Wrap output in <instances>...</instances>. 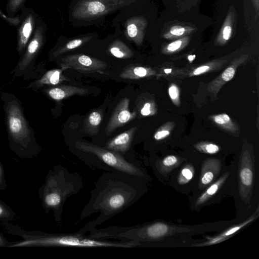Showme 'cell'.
<instances>
[{"instance_id":"1","label":"cell","mask_w":259,"mask_h":259,"mask_svg":"<svg viewBox=\"0 0 259 259\" xmlns=\"http://www.w3.org/2000/svg\"><path fill=\"white\" fill-rule=\"evenodd\" d=\"M144 177L120 171H105L98 178L79 220L99 212L79 230L86 234L135 203L143 194Z\"/></svg>"},{"instance_id":"2","label":"cell","mask_w":259,"mask_h":259,"mask_svg":"<svg viewBox=\"0 0 259 259\" xmlns=\"http://www.w3.org/2000/svg\"><path fill=\"white\" fill-rule=\"evenodd\" d=\"M9 233L19 236L23 240L13 241L12 247L39 246L78 248L119 247L133 248L140 243L133 241L98 239L88 236L79 230L76 232L50 233L39 230H26L10 223H1Z\"/></svg>"},{"instance_id":"3","label":"cell","mask_w":259,"mask_h":259,"mask_svg":"<svg viewBox=\"0 0 259 259\" xmlns=\"http://www.w3.org/2000/svg\"><path fill=\"white\" fill-rule=\"evenodd\" d=\"M83 187L81 176L71 172L61 164L48 171L44 184L39 188L38 196L46 213L52 211L55 221L61 224L64 205L69 197L77 194Z\"/></svg>"},{"instance_id":"4","label":"cell","mask_w":259,"mask_h":259,"mask_svg":"<svg viewBox=\"0 0 259 259\" xmlns=\"http://www.w3.org/2000/svg\"><path fill=\"white\" fill-rule=\"evenodd\" d=\"M74 149L78 156L90 168L105 171H120L144 177L143 170L124 156L103 146L91 143L76 141Z\"/></svg>"},{"instance_id":"5","label":"cell","mask_w":259,"mask_h":259,"mask_svg":"<svg viewBox=\"0 0 259 259\" xmlns=\"http://www.w3.org/2000/svg\"><path fill=\"white\" fill-rule=\"evenodd\" d=\"M8 124L15 142L16 153L22 158H31L37 154L30 147V131L16 102L10 103L7 108Z\"/></svg>"},{"instance_id":"6","label":"cell","mask_w":259,"mask_h":259,"mask_svg":"<svg viewBox=\"0 0 259 259\" xmlns=\"http://www.w3.org/2000/svg\"><path fill=\"white\" fill-rule=\"evenodd\" d=\"M136 0H78L72 16L77 20L98 18L134 3Z\"/></svg>"},{"instance_id":"7","label":"cell","mask_w":259,"mask_h":259,"mask_svg":"<svg viewBox=\"0 0 259 259\" xmlns=\"http://www.w3.org/2000/svg\"><path fill=\"white\" fill-rule=\"evenodd\" d=\"M60 65L64 70L73 69L85 73H103L107 66L105 62L100 59L81 54L65 56L61 59Z\"/></svg>"},{"instance_id":"8","label":"cell","mask_w":259,"mask_h":259,"mask_svg":"<svg viewBox=\"0 0 259 259\" xmlns=\"http://www.w3.org/2000/svg\"><path fill=\"white\" fill-rule=\"evenodd\" d=\"M37 14L31 8L24 7L21 10L19 22L16 26L17 46L19 53H22L32 36L37 25Z\"/></svg>"},{"instance_id":"9","label":"cell","mask_w":259,"mask_h":259,"mask_svg":"<svg viewBox=\"0 0 259 259\" xmlns=\"http://www.w3.org/2000/svg\"><path fill=\"white\" fill-rule=\"evenodd\" d=\"M46 29L45 24L38 19L33 34L28 42L24 55L19 64V71L25 70L42 48L45 40Z\"/></svg>"},{"instance_id":"10","label":"cell","mask_w":259,"mask_h":259,"mask_svg":"<svg viewBox=\"0 0 259 259\" xmlns=\"http://www.w3.org/2000/svg\"><path fill=\"white\" fill-rule=\"evenodd\" d=\"M130 99L124 98L115 107L105 127V134L109 136L114 130L133 120L137 112H131L129 109Z\"/></svg>"},{"instance_id":"11","label":"cell","mask_w":259,"mask_h":259,"mask_svg":"<svg viewBox=\"0 0 259 259\" xmlns=\"http://www.w3.org/2000/svg\"><path fill=\"white\" fill-rule=\"evenodd\" d=\"M248 57V55L245 54L234 59L221 74L208 83L207 91L212 98H214L223 86L234 77L237 69L245 62Z\"/></svg>"},{"instance_id":"12","label":"cell","mask_w":259,"mask_h":259,"mask_svg":"<svg viewBox=\"0 0 259 259\" xmlns=\"http://www.w3.org/2000/svg\"><path fill=\"white\" fill-rule=\"evenodd\" d=\"M148 22L143 16L131 17L125 23L124 35L126 38L137 46L143 44Z\"/></svg>"},{"instance_id":"13","label":"cell","mask_w":259,"mask_h":259,"mask_svg":"<svg viewBox=\"0 0 259 259\" xmlns=\"http://www.w3.org/2000/svg\"><path fill=\"white\" fill-rule=\"evenodd\" d=\"M227 61L226 59H215L195 67L176 68L172 77L184 78L198 76L208 72L217 71L222 68Z\"/></svg>"},{"instance_id":"14","label":"cell","mask_w":259,"mask_h":259,"mask_svg":"<svg viewBox=\"0 0 259 259\" xmlns=\"http://www.w3.org/2000/svg\"><path fill=\"white\" fill-rule=\"evenodd\" d=\"M138 126H134L108 141L105 148L124 155L130 149Z\"/></svg>"},{"instance_id":"15","label":"cell","mask_w":259,"mask_h":259,"mask_svg":"<svg viewBox=\"0 0 259 259\" xmlns=\"http://www.w3.org/2000/svg\"><path fill=\"white\" fill-rule=\"evenodd\" d=\"M88 92L86 89L68 85H61L47 90L49 96L56 101H61L75 95L84 96Z\"/></svg>"},{"instance_id":"16","label":"cell","mask_w":259,"mask_h":259,"mask_svg":"<svg viewBox=\"0 0 259 259\" xmlns=\"http://www.w3.org/2000/svg\"><path fill=\"white\" fill-rule=\"evenodd\" d=\"M156 71L152 68L143 66L130 65L124 68L120 77L126 79H140L156 75Z\"/></svg>"},{"instance_id":"17","label":"cell","mask_w":259,"mask_h":259,"mask_svg":"<svg viewBox=\"0 0 259 259\" xmlns=\"http://www.w3.org/2000/svg\"><path fill=\"white\" fill-rule=\"evenodd\" d=\"M103 118V113L102 110H95L91 112L84 120V131L91 136H97Z\"/></svg>"},{"instance_id":"18","label":"cell","mask_w":259,"mask_h":259,"mask_svg":"<svg viewBox=\"0 0 259 259\" xmlns=\"http://www.w3.org/2000/svg\"><path fill=\"white\" fill-rule=\"evenodd\" d=\"M234 17L233 12H229L217 37L215 42L217 45L223 46L230 39L233 31Z\"/></svg>"},{"instance_id":"19","label":"cell","mask_w":259,"mask_h":259,"mask_svg":"<svg viewBox=\"0 0 259 259\" xmlns=\"http://www.w3.org/2000/svg\"><path fill=\"white\" fill-rule=\"evenodd\" d=\"M209 118L220 128L231 133H235L239 130L238 126L226 113L211 115Z\"/></svg>"},{"instance_id":"20","label":"cell","mask_w":259,"mask_h":259,"mask_svg":"<svg viewBox=\"0 0 259 259\" xmlns=\"http://www.w3.org/2000/svg\"><path fill=\"white\" fill-rule=\"evenodd\" d=\"M108 52L112 56L119 59H128L134 56L132 50L119 39H116L110 44Z\"/></svg>"},{"instance_id":"21","label":"cell","mask_w":259,"mask_h":259,"mask_svg":"<svg viewBox=\"0 0 259 259\" xmlns=\"http://www.w3.org/2000/svg\"><path fill=\"white\" fill-rule=\"evenodd\" d=\"M64 70H65L61 68L48 71L38 80L37 84L38 85H56L63 81L70 80L68 78L62 74Z\"/></svg>"},{"instance_id":"22","label":"cell","mask_w":259,"mask_h":259,"mask_svg":"<svg viewBox=\"0 0 259 259\" xmlns=\"http://www.w3.org/2000/svg\"><path fill=\"white\" fill-rule=\"evenodd\" d=\"M92 37L91 36H85L72 39L57 49L54 52L53 55L57 57L70 52L85 44L90 41Z\"/></svg>"},{"instance_id":"23","label":"cell","mask_w":259,"mask_h":259,"mask_svg":"<svg viewBox=\"0 0 259 259\" xmlns=\"http://www.w3.org/2000/svg\"><path fill=\"white\" fill-rule=\"evenodd\" d=\"M190 40V37L188 35L179 38L164 46L161 49V53L171 55L179 52L187 46Z\"/></svg>"},{"instance_id":"24","label":"cell","mask_w":259,"mask_h":259,"mask_svg":"<svg viewBox=\"0 0 259 259\" xmlns=\"http://www.w3.org/2000/svg\"><path fill=\"white\" fill-rule=\"evenodd\" d=\"M195 28L188 26L174 25L169 28L162 35L167 39H172L188 35L193 32Z\"/></svg>"},{"instance_id":"25","label":"cell","mask_w":259,"mask_h":259,"mask_svg":"<svg viewBox=\"0 0 259 259\" xmlns=\"http://www.w3.org/2000/svg\"><path fill=\"white\" fill-rule=\"evenodd\" d=\"M16 214L5 202L0 199V222L10 223L16 218Z\"/></svg>"},{"instance_id":"26","label":"cell","mask_w":259,"mask_h":259,"mask_svg":"<svg viewBox=\"0 0 259 259\" xmlns=\"http://www.w3.org/2000/svg\"><path fill=\"white\" fill-rule=\"evenodd\" d=\"M27 0H8L6 10L7 16L14 17L25 6Z\"/></svg>"},{"instance_id":"27","label":"cell","mask_w":259,"mask_h":259,"mask_svg":"<svg viewBox=\"0 0 259 259\" xmlns=\"http://www.w3.org/2000/svg\"><path fill=\"white\" fill-rule=\"evenodd\" d=\"M175 123L168 121L160 126L154 134L155 140L160 141L168 137L175 128Z\"/></svg>"},{"instance_id":"28","label":"cell","mask_w":259,"mask_h":259,"mask_svg":"<svg viewBox=\"0 0 259 259\" xmlns=\"http://www.w3.org/2000/svg\"><path fill=\"white\" fill-rule=\"evenodd\" d=\"M139 111L143 116H149L154 115L157 110L154 101L148 100L144 101L140 106Z\"/></svg>"},{"instance_id":"29","label":"cell","mask_w":259,"mask_h":259,"mask_svg":"<svg viewBox=\"0 0 259 259\" xmlns=\"http://www.w3.org/2000/svg\"><path fill=\"white\" fill-rule=\"evenodd\" d=\"M251 219L249 220L248 221L243 223V224L235 226L234 227L231 228L230 229H229L227 231L224 232L223 234H222L221 235H220L218 237H216L215 238H214L213 239H211L209 241L207 242L206 244L207 245H210L213 243H215L218 242L220 241L223 239L226 238L228 236H230L233 234H234L235 232L237 231L238 230H239L241 228L246 225L248 223L251 221Z\"/></svg>"},{"instance_id":"30","label":"cell","mask_w":259,"mask_h":259,"mask_svg":"<svg viewBox=\"0 0 259 259\" xmlns=\"http://www.w3.org/2000/svg\"><path fill=\"white\" fill-rule=\"evenodd\" d=\"M196 147L205 153L208 154H214L217 153L219 150V147L215 144L207 142H202L198 143Z\"/></svg>"},{"instance_id":"31","label":"cell","mask_w":259,"mask_h":259,"mask_svg":"<svg viewBox=\"0 0 259 259\" xmlns=\"http://www.w3.org/2000/svg\"><path fill=\"white\" fill-rule=\"evenodd\" d=\"M168 95L172 103L176 106L181 104L180 90L177 84L171 83L168 87Z\"/></svg>"},{"instance_id":"32","label":"cell","mask_w":259,"mask_h":259,"mask_svg":"<svg viewBox=\"0 0 259 259\" xmlns=\"http://www.w3.org/2000/svg\"><path fill=\"white\" fill-rule=\"evenodd\" d=\"M241 181L245 186H250L252 182V172L248 168H244L240 174Z\"/></svg>"},{"instance_id":"33","label":"cell","mask_w":259,"mask_h":259,"mask_svg":"<svg viewBox=\"0 0 259 259\" xmlns=\"http://www.w3.org/2000/svg\"><path fill=\"white\" fill-rule=\"evenodd\" d=\"M223 179H221L219 181L212 185L209 187L205 193H204L200 197V201H203L205 200L208 196L213 195L218 190L219 185H220Z\"/></svg>"},{"instance_id":"34","label":"cell","mask_w":259,"mask_h":259,"mask_svg":"<svg viewBox=\"0 0 259 259\" xmlns=\"http://www.w3.org/2000/svg\"><path fill=\"white\" fill-rule=\"evenodd\" d=\"M0 16L5 20L8 23L12 26L16 27L19 22V15H17L14 17H10L3 13L0 9Z\"/></svg>"},{"instance_id":"35","label":"cell","mask_w":259,"mask_h":259,"mask_svg":"<svg viewBox=\"0 0 259 259\" xmlns=\"http://www.w3.org/2000/svg\"><path fill=\"white\" fill-rule=\"evenodd\" d=\"M7 187L4 166L0 161V190H5Z\"/></svg>"},{"instance_id":"36","label":"cell","mask_w":259,"mask_h":259,"mask_svg":"<svg viewBox=\"0 0 259 259\" xmlns=\"http://www.w3.org/2000/svg\"><path fill=\"white\" fill-rule=\"evenodd\" d=\"M178 161L177 158L174 155H169L165 157L163 161V164L167 166H170L175 164Z\"/></svg>"},{"instance_id":"37","label":"cell","mask_w":259,"mask_h":259,"mask_svg":"<svg viewBox=\"0 0 259 259\" xmlns=\"http://www.w3.org/2000/svg\"><path fill=\"white\" fill-rule=\"evenodd\" d=\"M213 178V174L210 171H207L204 174L201 179V182L204 185L209 184Z\"/></svg>"},{"instance_id":"38","label":"cell","mask_w":259,"mask_h":259,"mask_svg":"<svg viewBox=\"0 0 259 259\" xmlns=\"http://www.w3.org/2000/svg\"><path fill=\"white\" fill-rule=\"evenodd\" d=\"M13 242H11L7 239V238L0 233V247H11Z\"/></svg>"},{"instance_id":"39","label":"cell","mask_w":259,"mask_h":259,"mask_svg":"<svg viewBox=\"0 0 259 259\" xmlns=\"http://www.w3.org/2000/svg\"><path fill=\"white\" fill-rule=\"evenodd\" d=\"M182 174L183 176L188 180H190L192 178V172L190 169L188 168L183 169L182 171Z\"/></svg>"},{"instance_id":"40","label":"cell","mask_w":259,"mask_h":259,"mask_svg":"<svg viewBox=\"0 0 259 259\" xmlns=\"http://www.w3.org/2000/svg\"><path fill=\"white\" fill-rule=\"evenodd\" d=\"M256 11V16L258 15L259 2L258 0H251Z\"/></svg>"},{"instance_id":"41","label":"cell","mask_w":259,"mask_h":259,"mask_svg":"<svg viewBox=\"0 0 259 259\" xmlns=\"http://www.w3.org/2000/svg\"><path fill=\"white\" fill-rule=\"evenodd\" d=\"M195 55H189L187 57V59L189 61L190 63H192V62L195 59Z\"/></svg>"}]
</instances>
